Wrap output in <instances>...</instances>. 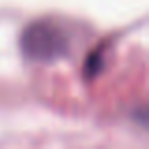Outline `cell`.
Masks as SVG:
<instances>
[{
	"mask_svg": "<svg viewBox=\"0 0 149 149\" xmlns=\"http://www.w3.org/2000/svg\"><path fill=\"white\" fill-rule=\"evenodd\" d=\"M23 55L30 61L53 62L70 51V36L58 23L51 19L34 21L21 34Z\"/></svg>",
	"mask_w": 149,
	"mask_h": 149,
	"instance_id": "cell-1",
	"label": "cell"
}]
</instances>
